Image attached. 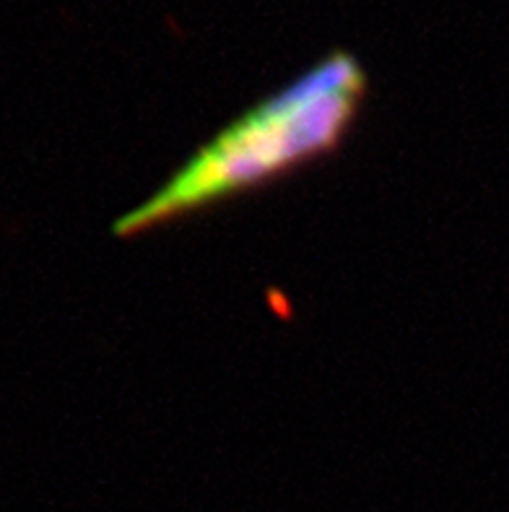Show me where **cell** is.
<instances>
[{
	"mask_svg": "<svg viewBox=\"0 0 509 512\" xmlns=\"http://www.w3.org/2000/svg\"><path fill=\"white\" fill-rule=\"evenodd\" d=\"M364 94L367 73L361 63L351 52L336 50L234 120L159 193L125 214L117 232L136 234L336 149Z\"/></svg>",
	"mask_w": 509,
	"mask_h": 512,
	"instance_id": "obj_1",
	"label": "cell"
}]
</instances>
